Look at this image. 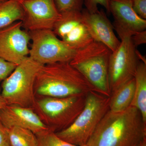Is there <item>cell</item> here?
I'll return each instance as SVG.
<instances>
[{"label":"cell","mask_w":146,"mask_h":146,"mask_svg":"<svg viewBox=\"0 0 146 146\" xmlns=\"http://www.w3.org/2000/svg\"><path fill=\"white\" fill-rule=\"evenodd\" d=\"M146 138L141 112L130 106L119 112L108 110L84 146H134Z\"/></svg>","instance_id":"obj_1"},{"label":"cell","mask_w":146,"mask_h":146,"mask_svg":"<svg viewBox=\"0 0 146 146\" xmlns=\"http://www.w3.org/2000/svg\"><path fill=\"white\" fill-rule=\"evenodd\" d=\"M91 91H96L70 62H58L43 65L38 72L35 82V97L64 98L86 96Z\"/></svg>","instance_id":"obj_2"},{"label":"cell","mask_w":146,"mask_h":146,"mask_svg":"<svg viewBox=\"0 0 146 146\" xmlns=\"http://www.w3.org/2000/svg\"><path fill=\"white\" fill-rule=\"evenodd\" d=\"M112 52L100 42L94 41L77 50L70 64L88 80L97 92L110 97L108 63Z\"/></svg>","instance_id":"obj_3"},{"label":"cell","mask_w":146,"mask_h":146,"mask_svg":"<svg viewBox=\"0 0 146 146\" xmlns=\"http://www.w3.org/2000/svg\"><path fill=\"white\" fill-rule=\"evenodd\" d=\"M110 97L91 91L86 96L83 110L70 126L56 132L59 138L75 145L84 146L109 110Z\"/></svg>","instance_id":"obj_4"},{"label":"cell","mask_w":146,"mask_h":146,"mask_svg":"<svg viewBox=\"0 0 146 146\" xmlns=\"http://www.w3.org/2000/svg\"><path fill=\"white\" fill-rule=\"evenodd\" d=\"M86 96L36 97L32 108L41 121L56 133L74 122L83 110Z\"/></svg>","instance_id":"obj_5"},{"label":"cell","mask_w":146,"mask_h":146,"mask_svg":"<svg viewBox=\"0 0 146 146\" xmlns=\"http://www.w3.org/2000/svg\"><path fill=\"white\" fill-rule=\"evenodd\" d=\"M43 65L27 56L3 80L2 95L7 105L32 108L36 99L35 82Z\"/></svg>","instance_id":"obj_6"},{"label":"cell","mask_w":146,"mask_h":146,"mask_svg":"<svg viewBox=\"0 0 146 146\" xmlns=\"http://www.w3.org/2000/svg\"><path fill=\"white\" fill-rule=\"evenodd\" d=\"M32 43L29 57L42 65L70 62L76 50L68 46L51 30L29 32Z\"/></svg>","instance_id":"obj_7"},{"label":"cell","mask_w":146,"mask_h":146,"mask_svg":"<svg viewBox=\"0 0 146 146\" xmlns=\"http://www.w3.org/2000/svg\"><path fill=\"white\" fill-rule=\"evenodd\" d=\"M131 37H125L121 40L119 46L110 55L108 77L111 94L135 76L139 58Z\"/></svg>","instance_id":"obj_8"},{"label":"cell","mask_w":146,"mask_h":146,"mask_svg":"<svg viewBox=\"0 0 146 146\" xmlns=\"http://www.w3.org/2000/svg\"><path fill=\"white\" fill-rule=\"evenodd\" d=\"M21 3L24 13L22 27L28 32L53 30L62 16L54 0H28Z\"/></svg>","instance_id":"obj_9"},{"label":"cell","mask_w":146,"mask_h":146,"mask_svg":"<svg viewBox=\"0 0 146 146\" xmlns=\"http://www.w3.org/2000/svg\"><path fill=\"white\" fill-rule=\"evenodd\" d=\"M31 40L29 32L23 29L22 21L0 29V58L18 65L29 56Z\"/></svg>","instance_id":"obj_10"},{"label":"cell","mask_w":146,"mask_h":146,"mask_svg":"<svg viewBox=\"0 0 146 146\" xmlns=\"http://www.w3.org/2000/svg\"><path fill=\"white\" fill-rule=\"evenodd\" d=\"M61 15L53 31L68 46L77 50L94 41L84 23L81 11H69Z\"/></svg>","instance_id":"obj_11"},{"label":"cell","mask_w":146,"mask_h":146,"mask_svg":"<svg viewBox=\"0 0 146 146\" xmlns=\"http://www.w3.org/2000/svg\"><path fill=\"white\" fill-rule=\"evenodd\" d=\"M110 13L114 19L112 25L121 40L146 30V20L134 11L131 0H110Z\"/></svg>","instance_id":"obj_12"},{"label":"cell","mask_w":146,"mask_h":146,"mask_svg":"<svg viewBox=\"0 0 146 146\" xmlns=\"http://www.w3.org/2000/svg\"><path fill=\"white\" fill-rule=\"evenodd\" d=\"M82 19L94 41L100 42L111 50L115 51L121 41L115 35L114 27L103 9L90 13L86 9L81 11Z\"/></svg>","instance_id":"obj_13"},{"label":"cell","mask_w":146,"mask_h":146,"mask_svg":"<svg viewBox=\"0 0 146 146\" xmlns=\"http://www.w3.org/2000/svg\"><path fill=\"white\" fill-rule=\"evenodd\" d=\"M0 121L7 129L23 128L36 134L48 129L33 108L7 105L0 110Z\"/></svg>","instance_id":"obj_14"},{"label":"cell","mask_w":146,"mask_h":146,"mask_svg":"<svg viewBox=\"0 0 146 146\" xmlns=\"http://www.w3.org/2000/svg\"><path fill=\"white\" fill-rule=\"evenodd\" d=\"M135 85V78H133L112 91L110 97V111L121 112L130 106L134 96Z\"/></svg>","instance_id":"obj_15"},{"label":"cell","mask_w":146,"mask_h":146,"mask_svg":"<svg viewBox=\"0 0 146 146\" xmlns=\"http://www.w3.org/2000/svg\"><path fill=\"white\" fill-rule=\"evenodd\" d=\"M134 78V96L130 106L136 108L140 111L146 123V63L139 62Z\"/></svg>","instance_id":"obj_16"},{"label":"cell","mask_w":146,"mask_h":146,"mask_svg":"<svg viewBox=\"0 0 146 146\" xmlns=\"http://www.w3.org/2000/svg\"><path fill=\"white\" fill-rule=\"evenodd\" d=\"M24 18L22 4L17 0H7L0 5V29L17 21H22Z\"/></svg>","instance_id":"obj_17"},{"label":"cell","mask_w":146,"mask_h":146,"mask_svg":"<svg viewBox=\"0 0 146 146\" xmlns=\"http://www.w3.org/2000/svg\"><path fill=\"white\" fill-rule=\"evenodd\" d=\"M10 146H38L36 134L27 129L14 127L9 129Z\"/></svg>","instance_id":"obj_18"},{"label":"cell","mask_w":146,"mask_h":146,"mask_svg":"<svg viewBox=\"0 0 146 146\" xmlns=\"http://www.w3.org/2000/svg\"><path fill=\"white\" fill-rule=\"evenodd\" d=\"M36 135L38 140V146H78L60 139L55 132L49 128L37 133Z\"/></svg>","instance_id":"obj_19"},{"label":"cell","mask_w":146,"mask_h":146,"mask_svg":"<svg viewBox=\"0 0 146 146\" xmlns=\"http://www.w3.org/2000/svg\"><path fill=\"white\" fill-rule=\"evenodd\" d=\"M58 10L61 14L72 11H81L84 0H54Z\"/></svg>","instance_id":"obj_20"},{"label":"cell","mask_w":146,"mask_h":146,"mask_svg":"<svg viewBox=\"0 0 146 146\" xmlns=\"http://www.w3.org/2000/svg\"><path fill=\"white\" fill-rule=\"evenodd\" d=\"M84 4L90 13L98 11V5H100L104 7L108 13H110V0H84Z\"/></svg>","instance_id":"obj_21"},{"label":"cell","mask_w":146,"mask_h":146,"mask_svg":"<svg viewBox=\"0 0 146 146\" xmlns=\"http://www.w3.org/2000/svg\"><path fill=\"white\" fill-rule=\"evenodd\" d=\"M17 65L0 58V80L7 78L14 70Z\"/></svg>","instance_id":"obj_22"},{"label":"cell","mask_w":146,"mask_h":146,"mask_svg":"<svg viewBox=\"0 0 146 146\" xmlns=\"http://www.w3.org/2000/svg\"><path fill=\"white\" fill-rule=\"evenodd\" d=\"M132 8L138 16L146 19V0H131Z\"/></svg>","instance_id":"obj_23"},{"label":"cell","mask_w":146,"mask_h":146,"mask_svg":"<svg viewBox=\"0 0 146 146\" xmlns=\"http://www.w3.org/2000/svg\"><path fill=\"white\" fill-rule=\"evenodd\" d=\"M0 146H10L9 129L0 121Z\"/></svg>","instance_id":"obj_24"},{"label":"cell","mask_w":146,"mask_h":146,"mask_svg":"<svg viewBox=\"0 0 146 146\" xmlns=\"http://www.w3.org/2000/svg\"><path fill=\"white\" fill-rule=\"evenodd\" d=\"M133 45L137 47L139 45L145 44L146 43V31H143L137 33L131 37Z\"/></svg>","instance_id":"obj_25"},{"label":"cell","mask_w":146,"mask_h":146,"mask_svg":"<svg viewBox=\"0 0 146 146\" xmlns=\"http://www.w3.org/2000/svg\"><path fill=\"white\" fill-rule=\"evenodd\" d=\"M2 80H0V110L5 107L7 105L6 102L3 97L1 93V82Z\"/></svg>","instance_id":"obj_26"},{"label":"cell","mask_w":146,"mask_h":146,"mask_svg":"<svg viewBox=\"0 0 146 146\" xmlns=\"http://www.w3.org/2000/svg\"><path fill=\"white\" fill-rule=\"evenodd\" d=\"M138 146H146V138H145L141 141Z\"/></svg>","instance_id":"obj_27"},{"label":"cell","mask_w":146,"mask_h":146,"mask_svg":"<svg viewBox=\"0 0 146 146\" xmlns=\"http://www.w3.org/2000/svg\"><path fill=\"white\" fill-rule=\"evenodd\" d=\"M17 1H18L20 2H23L25 1H28V0H17Z\"/></svg>","instance_id":"obj_28"},{"label":"cell","mask_w":146,"mask_h":146,"mask_svg":"<svg viewBox=\"0 0 146 146\" xmlns=\"http://www.w3.org/2000/svg\"><path fill=\"white\" fill-rule=\"evenodd\" d=\"M7 1V0H0V1Z\"/></svg>","instance_id":"obj_29"},{"label":"cell","mask_w":146,"mask_h":146,"mask_svg":"<svg viewBox=\"0 0 146 146\" xmlns=\"http://www.w3.org/2000/svg\"><path fill=\"white\" fill-rule=\"evenodd\" d=\"M3 2L0 1V5H1V4Z\"/></svg>","instance_id":"obj_30"},{"label":"cell","mask_w":146,"mask_h":146,"mask_svg":"<svg viewBox=\"0 0 146 146\" xmlns=\"http://www.w3.org/2000/svg\"><path fill=\"white\" fill-rule=\"evenodd\" d=\"M138 145H136V146H138Z\"/></svg>","instance_id":"obj_31"}]
</instances>
